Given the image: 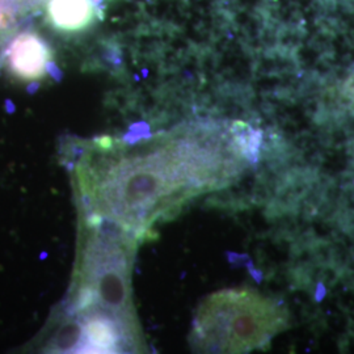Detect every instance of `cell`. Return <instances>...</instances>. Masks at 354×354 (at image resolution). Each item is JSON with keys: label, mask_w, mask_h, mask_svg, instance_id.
I'll list each match as a JSON object with an SVG mask.
<instances>
[{"label": "cell", "mask_w": 354, "mask_h": 354, "mask_svg": "<svg viewBox=\"0 0 354 354\" xmlns=\"http://www.w3.org/2000/svg\"><path fill=\"white\" fill-rule=\"evenodd\" d=\"M250 140L236 127L230 133L198 127L134 149L96 140L74 169L80 215L112 222L140 241L156 221L226 187L241 171Z\"/></svg>", "instance_id": "obj_1"}, {"label": "cell", "mask_w": 354, "mask_h": 354, "mask_svg": "<svg viewBox=\"0 0 354 354\" xmlns=\"http://www.w3.org/2000/svg\"><path fill=\"white\" fill-rule=\"evenodd\" d=\"M138 241L112 222L80 215L75 269L62 317H109L142 335L131 291Z\"/></svg>", "instance_id": "obj_2"}, {"label": "cell", "mask_w": 354, "mask_h": 354, "mask_svg": "<svg viewBox=\"0 0 354 354\" xmlns=\"http://www.w3.org/2000/svg\"><path fill=\"white\" fill-rule=\"evenodd\" d=\"M288 322L286 310L276 301L251 289H226L200 304L192 342L207 353H248L266 348Z\"/></svg>", "instance_id": "obj_3"}, {"label": "cell", "mask_w": 354, "mask_h": 354, "mask_svg": "<svg viewBox=\"0 0 354 354\" xmlns=\"http://www.w3.org/2000/svg\"><path fill=\"white\" fill-rule=\"evenodd\" d=\"M6 55L11 71L24 80L45 75L51 58L48 44L33 32H23L13 38Z\"/></svg>", "instance_id": "obj_4"}, {"label": "cell", "mask_w": 354, "mask_h": 354, "mask_svg": "<svg viewBox=\"0 0 354 354\" xmlns=\"http://www.w3.org/2000/svg\"><path fill=\"white\" fill-rule=\"evenodd\" d=\"M97 0H50L48 13L55 28L75 32L89 26Z\"/></svg>", "instance_id": "obj_5"}, {"label": "cell", "mask_w": 354, "mask_h": 354, "mask_svg": "<svg viewBox=\"0 0 354 354\" xmlns=\"http://www.w3.org/2000/svg\"><path fill=\"white\" fill-rule=\"evenodd\" d=\"M11 1L17 8L19 13H24L41 7L46 0H11Z\"/></svg>", "instance_id": "obj_6"}]
</instances>
